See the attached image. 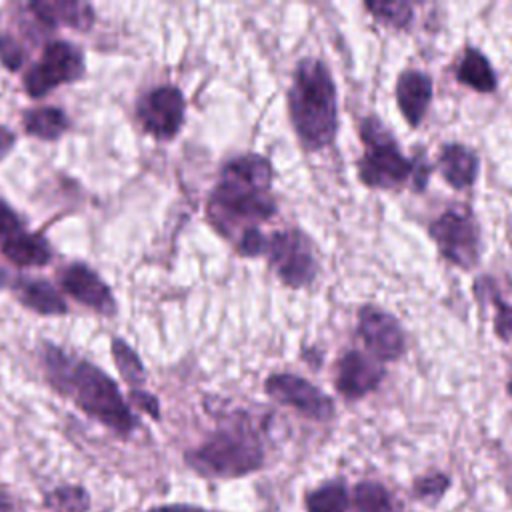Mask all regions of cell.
<instances>
[{
    "label": "cell",
    "mask_w": 512,
    "mask_h": 512,
    "mask_svg": "<svg viewBox=\"0 0 512 512\" xmlns=\"http://www.w3.org/2000/svg\"><path fill=\"white\" fill-rule=\"evenodd\" d=\"M272 166L260 154H244L228 162L222 178L214 188L208 214L222 234L232 228L248 224L256 228L258 222L276 214V202L270 196Z\"/></svg>",
    "instance_id": "1"
},
{
    "label": "cell",
    "mask_w": 512,
    "mask_h": 512,
    "mask_svg": "<svg viewBox=\"0 0 512 512\" xmlns=\"http://www.w3.org/2000/svg\"><path fill=\"white\" fill-rule=\"evenodd\" d=\"M46 368L54 386L72 396L76 404L120 434L132 432L136 420L118 386L96 366L70 358L60 350H46Z\"/></svg>",
    "instance_id": "2"
},
{
    "label": "cell",
    "mask_w": 512,
    "mask_h": 512,
    "mask_svg": "<svg viewBox=\"0 0 512 512\" xmlns=\"http://www.w3.org/2000/svg\"><path fill=\"white\" fill-rule=\"evenodd\" d=\"M288 108L304 148L320 150L334 140L338 126L336 86L330 70L320 60L306 58L296 66L288 90Z\"/></svg>",
    "instance_id": "3"
},
{
    "label": "cell",
    "mask_w": 512,
    "mask_h": 512,
    "mask_svg": "<svg viewBox=\"0 0 512 512\" xmlns=\"http://www.w3.org/2000/svg\"><path fill=\"white\" fill-rule=\"evenodd\" d=\"M186 460L204 476L236 478L262 466L264 448L250 422H234L212 434L196 450L188 452Z\"/></svg>",
    "instance_id": "4"
},
{
    "label": "cell",
    "mask_w": 512,
    "mask_h": 512,
    "mask_svg": "<svg viewBox=\"0 0 512 512\" xmlns=\"http://www.w3.org/2000/svg\"><path fill=\"white\" fill-rule=\"evenodd\" d=\"M360 136L366 150L358 162V176L366 186L394 188L412 176V162L400 152L394 136L384 130L378 118H366Z\"/></svg>",
    "instance_id": "5"
},
{
    "label": "cell",
    "mask_w": 512,
    "mask_h": 512,
    "mask_svg": "<svg viewBox=\"0 0 512 512\" xmlns=\"http://www.w3.org/2000/svg\"><path fill=\"white\" fill-rule=\"evenodd\" d=\"M266 252L278 278L292 288H304L316 278V258L310 240L300 230L274 232Z\"/></svg>",
    "instance_id": "6"
},
{
    "label": "cell",
    "mask_w": 512,
    "mask_h": 512,
    "mask_svg": "<svg viewBox=\"0 0 512 512\" xmlns=\"http://www.w3.org/2000/svg\"><path fill=\"white\" fill-rule=\"evenodd\" d=\"M440 254L460 268H472L478 262V228L474 218L462 210H446L430 226Z\"/></svg>",
    "instance_id": "7"
},
{
    "label": "cell",
    "mask_w": 512,
    "mask_h": 512,
    "mask_svg": "<svg viewBox=\"0 0 512 512\" xmlns=\"http://www.w3.org/2000/svg\"><path fill=\"white\" fill-rule=\"evenodd\" d=\"M84 64L80 50L64 40L50 42L38 64L26 74L24 86L30 96H44L52 88L64 82H72L82 76Z\"/></svg>",
    "instance_id": "8"
},
{
    "label": "cell",
    "mask_w": 512,
    "mask_h": 512,
    "mask_svg": "<svg viewBox=\"0 0 512 512\" xmlns=\"http://www.w3.org/2000/svg\"><path fill=\"white\" fill-rule=\"evenodd\" d=\"M264 388L276 402L292 406L314 420H328L334 416L330 396L296 374H272L264 382Z\"/></svg>",
    "instance_id": "9"
},
{
    "label": "cell",
    "mask_w": 512,
    "mask_h": 512,
    "mask_svg": "<svg viewBox=\"0 0 512 512\" xmlns=\"http://www.w3.org/2000/svg\"><path fill=\"white\" fill-rule=\"evenodd\" d=\"M358 334L372 352L374 358L390 362L404 354L406 338L404 330L398 320L376 308V306H362L358 312Z\"/></svg>",
    "instance_id": "10"
},
{
    "label": "cell",
    "mask_w": 512,
    "mask_h": 512,
    "mask_svg": "<svg viewBox=\"0 0 512 512\" xmlns=\"http://www.w3.org/2000/svg\"><path fill=\"white\" fill-rule=\"evenodd\" d=\"M140 120L156 138H172L184 120V98L174 86L152 90L140 104Z\"/></svg>",
    "instance_id": "11"
},
{
    "label": "cell",
    "mask_w": 512,
    "mask_h": 512,
    "mask_svg": "<svg viewBox=\"0 0 512 512\" xmlns=\"http://www.w3.org/2000/svg\"><path fill=\"white\" fill-rule=\"evenodd\" d=\"M384 378V368L370 356L350 350L346 352L336 370V390L354 400L372 392Z\"/></svg>",
    "instance_id": "12"
},
{
    "label": "cell",
    "mask_w": 512,
    "mask_h": 512,
    "mask_svg": "<svg viewBox=\"0 0 512 512\" xmlns=\"http://www.w3.org/2000/svg\"><path fill=\"white\" fill-rule=\"evenodd\" d=\"M60 280H62V288L82 304L102 314L114 312V298L108 286L86 264H70L62 272Z\"/></svg>",
    "instance_id": "13"
},
{
    "label": "cell",
    "mask_w": 512,
    "mask_h": 512,
    "mask_svg": "<svg viewBox=\"0 0 512 512\" xmlns=\"http://www.w3.org/2000/svg\"><path fill=\"white\" fill-rule=\"evenodd\" d=\"M432 96V80L420 70H404L396 82V102L408 124L418 126Z\"/></svg>",
    "instance_id": "14"
},
{
    "label": "cell",
    "mask_w": 512,
    "mask_h": 512,
    "mask_svg": "<svg viewBox=\"0 0 512 512\" xmlns=\"http://www.w3.org/2000/svg\"><path fill=\"white\" fill-rule=\"evenodd\" d=\"M438 168L452 188H468L476 180L478 158L462 144H446L438 156Z\"/></svg>",
    "instance_id": "15"
},
{
    "label": "cell",
    "mask_w": 512,
    "mask_h": 512,
    "mask_svg": "<svg viewBox=\"0 0 512 512\" xmlns=\"http://www.w3.org/2000/svg\"><path fill=\"white\" fill-rule=\"evenodd\" d=\"M30 10L50 24V26H72V28H88L92 24V10L88 4H80L74 0H42L32 2Z\"/></svg>",
    "instance_id": "16"
},
{
    "label": "cell",
    "mask_w": 512,
    "mask_h": 512,
    "mask_svg": "<svg viewBox=\"0 0 512 512\" xmlns=\"http://www.w3.org/2000/svg\"><path fill=\"white\" fill-rule=\"evenodd\" d=\"M4 256L16 266H42L50 260V248L38 234L18 232L2 244Z\"/></svg>",
    "instance_id": "17"
},
{
    "label": "cell",
    "mask_w": 512,
    "mask_h": 512,
    "mask_svg": "<svg viewBox=\"0 0 512 512\" xmlns=\"http://www.w3.org/2000/svg\"><path fill=\"white\" fill-rule=\"evenodd\" d=\"M458 80L476 92H492L496 88V74L488 58L476 48H468L458 66Z\"/></svg>",
    "instance_id": "18"
},
{
    "label": "cell",
    "mask_w": 512,
    "mask_h": 512,
    "mask_svg": "<svg viewBox=\"0 0 512 512\" xmlns=\"http://www.w3.org/2000/svg\"><path fill=\"white\" fill-rule=\"evenodd\" d=\"M20 300L40 312V314H64L66 312V304L62 300V296L48 284L42 280H32V282H24L20 286Z\"/></svg>",
    "instance_id": "19"
},
{
    "label": "cell",
    "mask_w": 512,
    "mask_h": 512,
    "mask_svg": "<svg viewBox=\"0 0 512 512\" xmlns=\"http://www.w3.org/2000/svg\"><path fill=\"white\" fill-rule=\"evenodd\" d=\"M24 126L28 134H34L42 140H54L66 130L68 120L66 114L58 108H36L26 112Z\"/></svg>",
    "instance_id": "20"
},
{
    "label": "cell",
    "mask_w": 512,
    "mask_h": 512,
    "mask_svg": "<svg viewBox=\"0 0 512 512\" xmlns=\"http://www.w3.org/2000/svg\"><path fill=\"white\" fill-rule=\"evenodd\" d=\"M348 508V490L346 484L334 480L322 484L306 496L308 512H346Z\"/></svg>",
    "instance_id": "21"
},
{
    "label": "cell",
    "mask_w": 512,
    "mask_h": 512,
    "mask_svg": "<svg viewBox=\"0 0 512 512\" xmlns=\"http://www.w3.org/2000/svg\"><path fill=\"white\" fill-rule=\"evenodd\" d=\"M46 508L50 512H88L90 498L80 486H58L46 494Z\"/></svg>",
    "instance_id": "22"
},
{
    "label": "cell",
    "mask_w": 512,
    "mask_h": 512,
    "mask_svg": "<svg viewBox=\"0 0 512 512\" xmlns=\"http://www.w3.org/2000/svg\"><path fill=\"white\" fill-rule=\"evenodd\" d=\"M352 500L360 512H392V498L378 482H360L354 488Z\"/></svg>",
    "instance_id": "23"
},
{
    "label": "cell",
    "mask_w": 512,
    "mask_h": 512,
    "mask_svg": "<svg viewBox=\"0 0 512 512\" xmlns=\"http://www.w3.org/2000/svg\"><path fill=\"white\" fill-rule=\"evenodd\" d=\"M364 8L370 10L376 20L394 28H406L412 20V6L408 2H366Z\"/></svg>",
    "instance_id": "24"
},
{
    "label": "cell",
    "mask_w": 512,
    "mask_h": 512,
    "mask_svg": "<svg viewBox=\"0 0 512 512\" xmlns=\"http://www.w3.org/2000/svg\"><path fill=\"white\" fill-rule=\"evenodd\" d=\"M112 356L114 362L120 370V374L130 382V384H142L144 382V368L136 356V352L122 340H112Z\"/></svg>",
    "instance_id": "25"
},
{
    "label": "cell",
    "mask_w": 512,
    "mask_h": 512,
    "mask_svg": "<svg viewBox=\"0 0 512 512\" xmlns=\"http://www.w3.org/2000/svg\"><path fill=\"white\" fill-rule=\"evenodd\" d=\"M266 244H268V240L258 228H244L242 236L238 240V252L242 256L256 258V256L266 252Z\"/></svg>",
    "instance_id": "26"
},
{
    "label": "cell",
    "mask_w": 512,
    "mask_h": 512,
    "mask_svg": "<svg viewBox=\"0 0 512 512\" xmlns=\"http://www.w3.org/2000/svg\"><path fill=\"white\" fill-rule=\"evenodd\" d=\"M448 486V478L444 474H430L424 478H418L414 484V490L418 496H438L446 490Z\"/></svg>",
    "instance_id": "27"
},
{
    "label": "cell",
    "mask_w": 512,
    "mask_h": 512,
    "mask_svg": "<svg viewBox=\"0 0 512 512\" xmlns=\"http://www.w3.org/2000/svg\"><path fill=\"white\" fill-rule=\"evenodd\" d=\"M0 60L10 70L20 68V64H22V52H20L16 40H12L10 36H0Z\"/></svg>",
    "instance_id": "28"
},
{
    "label": "cell",
    "mask_w": 512,
    "mask_h": 512,
    "mask_svg": "<svg viewBox=\"0 0 512 512\" xmlns=\"http://www.w3.org/2000/svg\"><path fill=\"white\" fill-rule=\"evenodd\" d=\"M20 232V218L10 210L8 204L0 200V234L12 236Z\"/></svg>",
    "instance_id": "29"
},
{
    "label": "cell",
    "mask_w": 512,
    "mask_h": 512,
    "mask_svg": "<svg viewBox=\"0 0 512 512\" xmlns=\"http://www.w3.org/2000/svg\"><path fill=\"white\" fill-rule=\"evenodd\" d=\"M496 306H498L496 332L500 334V338H510V334H512V308L506 302H500L498 298H496Z\"/></svg>",
    "instance_id": "30"
},
{
    "label": "cell",
    "mask_w": 512,
    "mask_h": 512,
    "mask_svg": "<svg viewBox=\"0 0 512 512\" xmlns=\"http://www.w3.org/2000/svg\"><path fill=\"white\" fill-rule=\"evenodd\" d=\"M132 400H134L138 406H142L144 410H148L154 418H158V404H156V400H154L150 394L140 392V390H132Z\"/></svg>",
    "instance_id": "31"
},
{
    "label": "cell",
    "mask_w": 512,
    "mask_h": 512,
    "mask_svg": "<svg viewBox=\"0 0 512 512\" xmlns=\"http://www.w3.org/2000/svg\"><path fill=\"white\" fill-rule=\"evenodd\" d=\"M12 146H14V134L6 126H0V160L12 150Z\"/></svg>",
    "instance_id": "32"
},
{
    "label": "cell",
    "mask_w": 512,
    "mask_h": 512,
    "mask_svg": "<svg viewBox=\"0 0 512 512\" xmlns=\"http://www.w3.org/2000/svg\"><path fill=\"white\" fill-rule=\"evenodd\" d=\"M148 512H212V510H204V508H196V506H188V504H172V506L152 508Z\"/></svg>",
    "instance_id": "33"
},
{
    "label": "cell",
    "mask_w": 512,
    "mask_h": 512,
    "mask_svg": "<svg viewBox=\"0 0 512 512\" xmlns=\"http://www.w3.org/2000/svg\"><path fill=\"white\" fill-rule=\"evenodd\" d=\"M8 508H10V504H8L6 496L0 492V512H8Z\"/></svg>",
    "instance_id": "34"
},
{
    "label": "cell",
    "mask_w": 512,
    "mask_h": 512,
    "mask_svg": "<svg viewBox=\"0 0 512 512\" xmlns=\"http://www.w3.org/2000/svg\"><path fill=\"white\" fill-rule=\"evenodd\" d=\"M4 280H6V274H4V270H2V268H0V286H2V284H4Z\"/></svg>",
    "instance_id": "35"
},
{
    "label": "cell",
    "mask_w": 512,
    "mask_h": 512,
    "mask_svg": "<svg viewBox=\"0 0 512 512\" xmlns=\"http://www.w3.org/2000/svg\"><path fill=\"white\" fill-rule=\"evenodd\" d=\"M508 392L512 394V378H510V382H508Z\"/></svg>",
    "instance_id": "36"
}]
</instances>
